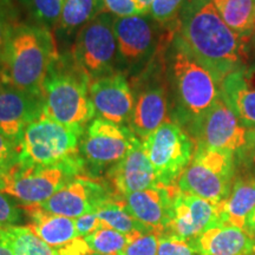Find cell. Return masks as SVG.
I'll return each mask as SVG.
<instances>
[{"label": "cell", "mask_w": 255, "mask_h": 255, "mask_svg": "<svg viewBox=\"0 0 255 255\" xmlns=\"http://www.w3.org/2000/svg\"><path fill=\"white\" fill-rule=\"evenodd\" d=\"M175 37L220 85L250 56V43L225 23L212 0H186Z\"/></svg>", "instance_id": "1"}, {"label": "cell", "mask_w": 255, "mask_h": 255, "mask_svg": "<svg viewBox=\"0 0 255 255\" xmlns=\"http://www.w3.org/2000/svg\"><path fill=\"white\" fill-rule=\"evenodd\" d=\"M58 57L49 27L15 25L0 60V83L41 96L47 72Z\"/></svg>", "instance_id": "2"}, {"label": "cell", "mask_w": 255, "mask_h": 255, "mask_svg": "<svg viewBox=\"0 0 255 255\" xmlns=\"http://www.w3.org/2000/svg\"><path fill=\"white\" fill-rule=\"evenodd\" d=\"M171 44L169 77L174 92L173 122L189 132L220 97V84L176 37Z\"/></svg>", "instance_id": "3"}, {"label": "cell", "mask_w": 255, "mask_h": 255, "mask_svg": "<svg viewBox=\"0 0 255 255\" xmlns=\"http://www.w3.org/2000/svg\"><path fill=\"white\" fill-rule=\"evenodd\" d=\"M84 129L69 127L41 115L21 137L17 151L21 167H59L76 176L85 171L79 144Z\"/></svg>", "instance_id": "4"}, {"label": "cell", "mask_w": 255, "mask_h": 255, "mask_svg": "<svg viewBox=\"0 0 255 255\" xmlns=\"http://www.w3.org/2000/svg\"><path fill=\"white\" fill-rule=\"evenodd\" d=\"M87 76L58 57L44 81L41 100L46 117L60 124L85 129L96 116Z\"/></svg>", "instance_id": "5"}, {"label": "cell", "mask_w": 255, "mask_h": 255, "mask_svg": "<svg viewBox=\"0 0 255 255\" xmlns=\"http://www.w3.org/2000/svg\"><path fill=\"white\" fill-rule=\"evenodd\" d=\"M235 174V152L195 146L191 162L176 186L183 193L221 203L231 194Z\"/></svg>", "instance_id": "6"}, {"label": "cell", "mask_w": 255, "mask_h": 255, "mask_svg": "<svg viewBox=\"0 0 255 255\" xmlns=\"http://www.w3.org/2000/svg\"><path fill=\"white\" fill-rule=\"evenodd\" d=\"M142 144L159 186H176L195 151V142L189 133L177 123L167 121L145 137Z\"/></svg>", "instance_id": "7"}, {"label": "cell", "mask_w": 255, "mask_h": 255, "mask_svg": "<svg viewBox=\"0 0 255 255\" xmlns=\"http://www.w3.org/2000/svg\"><path fill=\"white\" fill-rule=\"evenodd\" d=\"M114 20L104 12L82 26L72 47V62L89 82L114 73L117 41Z\"/></svg>", "instance_id": "8"}, {"label": "cell", "mask_w": 255, "mask_h": 255, "mask_svg": "<svg viewBox=\"0 0 255 255\" xmlns=\"http://www.w3.org/2000/svg\"><path fill=\"white\" fill-rule=\"evenodd\" d=\"M162 53L157 52L137 89L130 129L141 141L168 121L169 77Z\"/></svg>", "instance_id": "9"}, {"label": "cell", "mask_w": 255, "mask_h": 255, "mask_svg": "<svg viewBox=\"0 0 255 255\" xmlns=\"http://www.w3.org/2000/svg\"><path fill=\"white\" fill-rule=\"evenodd\" d=\"M138 139L127 126H119L96 117L84 129L79 144L85 169L91 168L94 173L110 169L128 154Z\"/></svg>", "instance_id": "10"}, {"label": "cell", "mask_w": 255, "mask_h": 255, "mask_svg": "<svg viewBox=\"0 0 255 255\" xmlns=\"http://www.w3.org/2000/svg\"><path fill=\"white\" fill-rule=\"evenodd\" d=\"M76 176L59 167H21L17 164L5 176L1 193L15 197L24 206L45 202Z\"/></svg>", "instance_id": "11"}, {"label": "cell", "mask_w": 255, "mask_h": 255, "mask_svg": "<svg viewBox=\"0 0 255 255\" xmlns=\"http://www.w3.org/2000/svg\"><path fill=\"white\" fill-rule=\"evenodd\" d=\"M188 133L195 146L237 152L246 142L247 129L219 97Z\"/></svg>", "instance_id": "12"}, {"label": "cell", "mask_w": 255, "mask_h": 255, "mask_svg": "<svg viewBox=\"0 0 255 255\" xmlns=\"http://www.w3.org/2000/svg\"><path fill=\"white\" fill-rule=\"evenodd\" d=\"M220 223V203L183 193L177 188L174 197L173 220L162 237L190 241Z\"/></svg>", "instance_id": "13"}, {"label": "cell", "mask_w": 255, "mask_h": 255, "mask_svg": "<svg viewBox=\"0 0 255 255\" xmlns=\"http://www.w3.org/2000/svg\"><path fill=\"white\" fill-rule=\"evenodd\" d=\"M116 194L98 181L77 176L39 206L52 214L73 219L96 212L104 201Z\"/></svg>", "instance_id": "14"}, {"label": "cell", "mask_w": 255, "mask_h": 255, "mask_svg": "<svg viewBox=\"0 0 255 255\" xmlns=\"http://www.w3.org/2000/svg\"><path fill=\"white\" fill-rule=\"evenodd\" d=\"M89 92L97 119L119 126L131 123L135 96L122 73L114 72L90 82Z\"/></svg>", "instance_id": "15"}, {"label": "cell", "mask_w": 255, "mask_h": 255, "mask_svg": "<svg viewBox=\"0 0 255 255\" xmlns=\"http://www.w3.org/2000/svg\"><path fill=\"white\" fill-rule=\"evenodd\" d=\"M41 96L0 83V132L18 148L25 129L43 115Z\"/></svg>", "instance_id": "16"}, {"label": "cell", "mask_w": 255, "mask_h": 255, "mask_svg": "<svg viewBox=\"0 0 255 255\" xmlns=\"http://www.w3.org/2000/svg\"><path fill=\"white\" fill-rule=\"evenodd\" d=\"M177 186H157L124 196V206L133 219L159 237L167 232L174 214Z\"/></svg>", "instance_id": "17"}, {"label": "cell", "mask_w": 255, "mask_h": 255, "mask_svg": "<svg viewBox=\"0 0 255 255\" xmlns=\"http://www.w3.org/2000/svg\"><path fill=\"white\" fill-rule=\"evenodd\" d=\"M108 175L114 193L121 197L159 186L141 139L132 145L120 162L109 169Z\"/></svg>", "instance_id": "18"}, {"label": "cell", "mask_w": 255, "mask_h": 255, "mask_svg": "<svg viewBox=\"0 0 255 255\" xmlns=\"http://www.w3.org/2000/svg\"><path fill=\"white\" fill-rule=\"evenodd\" d=\"M154 23H156L154 19L144 14L115 19L114 32L117 49L123 58L137 62L173 41L167 40L156 45L157 40Z\"/></svg>", "instance_id": "19"}, {"label": "cell", "mask_w": 255, "mask_h": 255, "mask_svg": "<svg viewBox=\"0 0 255 255\" xmlns=\"http://www.w3.org/2000/svg\"><path fill=\"white\" fill-rule=\"evenodd\" d=\"M190 241L200 255H255V239L245 229L225 223Z\"/></svg>", "instance_id": "20"}, {"label": "cell", "mask_w": 255, "mask_h": 255, "mask_svg": "<svg viewBox=\"0 0 255 255\" xmlns=\"http://www.w3.org/2000/svg\"><path fill=\"white\" fill-rule=\"evenodd\" d=\"M30 219V227L41 240L51 247H62L78 237L75 220L46 212L39 205L24 206Z\"/></svg>", "instance_id": "21"}, {"label": "cell", "mask_w": 255, "mask_h": 255, "mask_svg": "<svg viewBox=\"0 0 255 255\" xmlns=\"http://www.w3.org/2000/svg\"><path fill=\"white\" fill-rule=\"evenodd\" d=\"M255 209V177L235 175L229 196L220 203L221 223L245 229L248 215Z\"/></svg>", "instance_id": "22"}, {"label": "cell", "mask_w": 255, "mask_h": 255, "mask_svg": "<svg viewBox=\"0 0 255 255\" xmlns=\"http://www.w3.org/2000/svg\"><path fill=\"white\" fill-rule=\"evenodd\" d=\"M220 97L234 111L246 129L255 128V89L245 83L240 70L223 79L220 85Z\"/></svg>", "instance_id": "23"}, {"label": "cell", "mask_w": 255, "mask_h": 255, "mask_svg": "<svg viewBox=\"0 0 255 255\" xmlns=\"http://www.w3.org/2000/svg\"><path fill=\"white\" fill-rule=\"evenodd\" d=\"M225 23L250 43L255 32V0H212Z\"/></svg>", "instance_id": "24"}, {"label": "cell", "mask_w": 255, "mask_h": 255, "mask_svg": "<svg viewBox=\"0 0 255 255\" xmlns=\"http://www.w3.org/2000/svg\"><path fill=\"white\" fill-rule=\"evenodd\" d=\"M96 214L102 223L127 235H135L138 233H148L149 231L141 222L133 219L131 214L126 209L123 197L114 195L109 200L104 201L96 209Z\"/></svg>", "instance_id": "25"}, {"label": "cell", "mask_w": 255, "mask_h": 255, "mask_svg": "<svg viewBox=\"0 0 255 255\" xmlns=\"http://www.w3.org/2000/svg\"><path fill=\"white\" fill-rule=\"evenodd\" d=\"M104 12L103 0H65L57 26L59 30L70 32L84 26Z\"/></svg>", "instance_id": "26"}, {"label": "cell", "mask_w": 255, "mask_h": 255, "mask_svg": "<svg viewBox=\"0 0 255 255\" xmlns=\"http://www.w3.org/2000/svg\"><path fill=\"white\" fill-rule=\"evenodd\" d=\"M4 235L14 255H57V251L34 234L28 226L4 229Z\"/></svg>", "instance_id": "27"}, {"label": "cell", "mask_w": 255, "mask_h": 255, "mask_svg": "<svg viewBox=\"0 0 255 255\" xmlns=\"http://www.w3.org/2000/svg\"><path fill=\"white\" fill-rule=\"evenodd\" d=\"M130 240L131 235L123 234L107 226H102L100 229L85 238V241L94 251V253L111 255H119L127 247Z\"/></svg>", "instance_id": "28"}, {"label": "cell", "mask_w": 255, "mask_h": 255, "mask_svg": "<svg viewBox=\"0 0 255 255\" xmlns=\"http://www.w3.org/2000/svg\"><path fill=\"white\" fill-rule=\"evenodd\" d=\"M186 0H154L149 15L161 26L177 28V20Z\"/></svg>", "instance_id": "29"}, {"label": "cell", "mask_w": 255, "mask_h": 255, "mask_svg": "<svg viewBox=\"0 0 255 255\" xmlns=\"http://www.w3.org/2000/svg\"><path fill=\"white\" fill-rule=\"evenodd\" d=\"M235 175L255 177V128L247 129L246 142L235 152Z\"/></svg>", "instance_id": "30"}, {"label": "cell", "mask_w": 255, "mask_h": 255, "mask_svg": "<svg viewBox=\"0 0 255 255\" xmlns=\"http://www.w3.org/2000/svg\"><path fill=\"white\" fill-rule=\"evenodd\" d=\"M65 0H27L32 14L41 25L49 27L51 24H57Z\"/></svg>", "instance_id": "31"}, {"label": "cell", "mask_w": 255, "mask_h": 255, "mask_svg": "<svg viewBox=\"0 0 255 255\" xmlns=\"http://www.w3.org/2000/svg\"><path fill=\"white\" fill-rule=\"evenodd\" d=\"M159 235L154 232L131 235V240L119 255H157Z\"/></svg>", "instance_id": "32"}, {"label": "cell", "mask_w": 255, "mask_h": 255, "mask_svg": "<svg viewBox=\"0 0 255 255\" xmlns=\"http://www.w3.org/2000/svg\"><path fill=\"white\" fill-rule=\"evenodd\" d=\"M23 219V212L9 197L0 191V229L14 227Z\"/></svg>", "instance_id": "33"}, {"label": "cell", "mask_w": 255, "mask_h": 255, "mask_svg": "<svg viewBox=\"0 0 255 255\" xmlns=\"http://www.w3.org/2000/svg\"><path fill=\"white\" fill-rule=\"evenodd\" d=\"M157 255H200L191 241L159 237Z\"/></svg>", "instance_id": "34"}, {"label": "cell", "mask_w": 255, "mask_h": 255, "mask_svg": "<svg viewBox=\"0 0 255 255\" xmlns=\"http://www.w3.org/2000/svg\"><path fill=\"white\" fill-rule=\"evenodd\" d=\"M15 25L12 21V5L9 0H0V60L6 44Z\"/></svg>", "instance_id": "35"}, {"label": "cell", "mask_w": 255, "mask_h": 255, "mask_svg": "<svg viewBox=\"0 0 255 255\" xmlns=\"http://www.w3.org/2000/svg\"><path fill=\"white\" fill-rule=\"evenodd\" d=\"M19 163L17 148L0 132V171L6 176Z\"/></svg>", "instance_id": "36"}, {"label": "cell", "mask_w": 255, "mask_h": 255, "mask_svg": "<svg viewBox=\"0 0 255 255\" xmlns=\"http://www.w3.org/2000/svg\"><path fill=\"white\" fill-rule=\"evenodd\" d=\"M105 12L117 15V18L139 15L138 6L133 0H103Z\"/></svg>", "instance_id": "37"}, {"label": "cell", "mask_w": 255, "mask_h": 255, "mask_svg": "<svg viewBox=\"0 0 255 255\" xmlns=\"http://www.w3.org/2000/svg\"><path fill=\"white\" fill-rule=\"evenodd\" d=\"M76 231H77L78 237L87 238L88 235L100 229L102 226H104L100 219H98L96 212L87 213V214L79 216L75 220Z\"/></svg>", "instance_id": "38"}, {"label": "cell", "mask_w": 255, "mask_h": 255, "mask_svg": "<svg viewBox=\"0 0 255 255\" xmlns=\"http://www.w3.org/2000/svg\"><path fill=\"white\" fill-rule=\"evenodd\" d=\"M57 255H94L85 239L77 237L57 250Z\"/></svg>", "instance_id": "39"}, {"label": "cell", "mask_w": 255, "mask_h": 255, "mask_svg": "<svg viewBox=\"0 0 255 255\" xmlns=\"http://www.w3.org/2000/svg\"><path fill=\"white\" fill-rule=\"evenodd\" d=\"M0 255H14L4 235V229H0Z\"/></svg>", "instance_id": "40"}, {"label": "cell", "mask_w": 255, "mask_h": 255, "mask_svg": "<svg viewBox=\"0 0 255 255\" xmlns=\"http://www.w3.org/2000/svg\"><path fill=\"white\" fill-rule=\"evenodd\" d=\"M245 231H246L251 237L255 239V209L248 215L246 220V226H245Z\"/></svg>", "instance_id": "41"}, {"label": "cell", "mask_w": 255, "mask_h": 255, "mask_svg": "<svg viewBox=\"0 0 255 255\" xmlns=\"http://www.w3.org/2000/svg\"><path fill=\"white\" fill-rule=\"evenodd\" d=\"M154 0H136V4L138 6L141 14H146L150 9V6Z\"/></svg>", "instance_id": "42"}, {"label": "cell", "mask_w": 255, "mask_h": 255, "mask_svg": "<svg viewBox=\"0 0 255 255\" xmlns=\"http://www.w3.org/2000/svg\"><path fill=\"white\" fill-rule=\"evenodd\" d=\"M250 55H252V57H253L254 59L253 63H255V32L250 40Z\"/></svg>", "instance_id": "43"}, {"label": "cell", "mask_w": 255, "mask_h": 255, "mask_svg": "<svg viewBox=\"0 0 255 255\" xmlns=\"http://www.w3.org/2000/svg\"><path fill=\"white\" fill-rule=\"evenodd\" d=\"M4 188H5V176L4 174L0 171V191L4 190Z\"/></svg>", "instance_id": "44"}, {"label": "cell", "mask_w": 255, "mask_h": 255, "mask_svg": "<svg viewBox=\"0 0 255 255\" xmlns=\"http://www.w3.org/2000/svg\"><path fill=\"white\" fill-rule=\"evenodd\" d=\"M94 255H111V254H98V253H94Z\"/></svg>", "instance_id": "45"}, {"label": "cell", "mask_w": 255, "mask_h": 255, "mask_svg": "<svg viewBox=\"0 0 255 255\" xmlns=\"http://www.w3.org/2000/svg\"><path fill=\"white\" fill-rule=\"evenodd\" d=\"M133 1H135V2H136V0H133Z\"/></svg>", "instance_id": "46"}]
</instances>
